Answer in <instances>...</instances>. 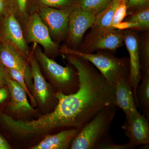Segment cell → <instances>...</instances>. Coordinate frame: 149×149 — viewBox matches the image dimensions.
I'll return each mask as SVG.
<instances>
[{"mask_svg":"<svg viewBox=\"0 0 149 149\" xmlns=\"http://www.w3.org/2000/svg\"><path fill=\"white\" fill-rule=\"evenodd\" d=\"M65 54L70 64L77 70L79 88L68 95L57 91L55 97L65 127L80 130L106 107L114 105L115 88L90 62Z\"/></svg>","mask_w":149,"mask_h":149,"instance_id":"cell-1","label":"cell"},{"mask_svg":"<svg viewBox=\"0 0 149 149\" xmlns=\"http://www.w3.org/2000/svg\"><path fill=\"white\" fill-rule=\"evenodd\" d=\"M110 105L102 110L81 128L70 144L71 149H98L109 136L116 108Z\"/></svg>","mask_w":149,"mask_h":149,"instance_id":"cell-2","label":"cell"},{"mask_svg":"<svg viewBox=\"0 0 149 149\" xmlns=\"http://www.w3.org/2000/svg\"><path fill=\"white\" fill-rule=\"evenodd\" d=\"M64 54L73 55L90 62L104 77L110 85L115 87L118 80L129 77L130 65L129 58L116 57L110 52L98 51L96 53H87L66 46L63 47Z\"/></svg>","mask_w":149,"mask_h":149,"instance_id":"cell-3","label":"cell"},{"mask_svg":"<svg viewBox=\"0 0 149 149\" xmlns=\"http://www.w3.org/2000/svg\"><path fill=\"white\" fill-rule=\"evenodd\" d=\"M36 54L37 59L57 91L68 95L78 90L79 77L76 69L74 70L69 65L62 66L48 57L40 49H36Z\"/></svg>","mask_w":149,"mask_h":149,"instance_id":"cell-4","label":"cell"},{"mask_svg":"<svg viewBox=\"0 0 149 149\" xmlns=\"http://www.w3.org/2000/svg\"><path fill=\"white\" fill-rule=\"evenodd\" d=\"M25 57L15 46L0 38V61L5 67L15 70L23 74L32 95L33 84L31 69Z\"/></svg>","mask_w":149,"mask_h":149,"instance_id":"cell-5","label":"cell"},{"mask_svg":"<svg viewBox=\"0 0 149 149\" xmlns=\"http://www.w3.org/2000/svg\"><path fill=\"white\" fill-rule=\"evenodd\" d=\"M0 17V38L10 43L26 57H29L28 46L22 29L10 6L9 5L5 13Z\"/></svg>","mask_w":149,"mask_h":149,"instance_id":"cell-6","label":"cell"},{"mask_svg":"<svg viewBox=\"0 0 149 149\" xmlns=\"http://www.w3.org/2000/svg\"><path fill=\"white\" fill-rule=\"evenodd\" d=\"M96 16L93 14L72 6L70 13L68 35L72 49L80 43L88 29L91 28L95 21Z\"/></svg>","mask_w":149,"mask_h":149,"instance_id":"cell-7","label":"cell"},{"mask_svg":"<svg viewBox=\"0 0 149 149\" xmlns=\"http://www.w3.org/2000/svg\"><path fill=\"white\" fill-rule=\"evenodd\" d=\"M124 43L129 55L130 73L129 79L133 89L134 99L137 107V88L141 79V71L140 63L139 37L135 30L129 29L124 31Z\"/></svg>","mask_w":149,"mask_h":149,"instance_id":"cell-8","label":"cell"},{"mask_svg":"<svg viewBox=\"0 0 149 149\" xmlns=\"http://www.w3.org/2000/svg\"><path fill=\"white\" fill-rule=\"evenodd\" d=\"M126 116L122 128L133 147L148 146L149 120L139 111Z\"/></svg>","mask_w":149,"mask_h":149,"instance_id":"cell-9","label":"cell"},{"mask_svg":"<svg viewBox=\"0 0 149 149\" xmlns=\"http://www.w3.org/2000/svg\"><path fill=\"white\" fill-rule=\"evenodd\" d=\"M124 33L123 30L112 29L106 30L91 40L84 42L81 52L93 53L95 51H116L123 45Z\"/></svg>","mask_w":149,"mask_h":149,"instance_id":"cell-10","label":"cell"},{"mask_svg":"<svg viewBox=\"0 0 149 149\" xmlns=\"http://www.w3.org/2000/svg\"><path fill=\"white\" fill-rule=\"evenodd\" d=\"M72 7L61 10L43 6L39 15L54 36L61 37L68 32L70 13Z\"/></svg>","mask_w":149,"mask_h":149,"instance_id":"cell-11","label":"cell"},{"mask_svg":"<svg viewBox=\"0 0 149 149\" xmlns=\"http://www.w3.org/2000/svg\"><path fill=\"white\" fill-rule=\"evenodd\" d=\"M29 62L33 84L32 95L35 100L43 106L52 103L57 104L58 100L55 97L53 88L45 80L33 56L29 57Z\"/></svg>","mask_w":149,"mask_h":149,"instance_id":"cell-12","label":"cell"},{"mask_svg":"<svg viewBox=\"0 0 149 149\" xmlns=\"http://www.w3.org/2000/svg\"><path fill=\"white\" fill-rule=\"evenodd\" d=\"M27 36L29 42L41 45L48 52H56L58 46L52 40L49 31L38 14L29 17L27 22Z\"/></svg>","mask_w":149,"mask_h":149,"instance_id":"cell-13","label":"cell"},{"mask_svg":"<svg viewBox=\"0 0 149 149\" xmlns=\"http://www.w3.org/2000/svg\"><path fill=\"white\" fill-rule=\"evenodd\" d=\"M114 105L118 107L125 116L138 112L133 89L128 77H123L118 80L114 87Z\"/></svg>","mask_w":149,"mask_h":149,"instance_id":"cell-14","label":"cell"},{"mask_svg":"<svg viewBox=\"0 0 149 149\" xmlns=\"http://www.w3.org/2000/svg\"><path fill=\"white\" fill-rule=\"evenodd\" d=\"M6 85L11 97L10 108L13 111L17 113H29L35 111L33 107L29 104L27 94L23 88L8 75Z\"/></svg>","mask_w":149,"mask_h":149,"instance_id":"cell-15","label":"cell"},{"mask_svg":"<svg viewBox=\"0 0 149 149\" xmlns=\"http://www.w3.org/2000/svg\"><path fill=\"white\" fill-rule=\"evenodd\" d=\"M79 129L72 128L64 130L56 134L49 135L31 149H67L79 131Z\"/></svg>","mask_w":149,"mask_h":149,"instance_id":"cell-16","label":"cell"},{"mask_svg":"<svg viewBox=\"0 0 149 149\" xmlns=\"http://www.w3.org/2000/svg\"><path fill=\"white\" fill-rule=\"evenodd\" d=\"M122 1L113 0L107 8L96 16L95 23L84 42L91 40L109 28L115 12Z\"/></svg>","mask_w":149,"mask_h":149,"instance_id":"cell-17","label":"cell"},{"mask_svg":"<svg viewBox=\"0 0 149 149\" xmlns=\"http://www.w3.org/2000/svg\"><path fill=\"white\" fill-rule=\"evenodd\" d=\"M141 83L137 89V102L143 114L149 120V71L141 72Z\"/></svg>","mask_w":149,"mask_h":149,"instance_id":"cell-18","label":"cell"},{"mask_svg":"<svg viewBox=\"0 0 149 149\" xmlns=\"http://www.w3.org/2000/svg\"><path fill=\"white\" fill-rule=\"evenodd\" d=\"M113 0H74L73 6L97 16L110 4Z\"/></svg>","mask_w":149,"mask_h":149,"instance_id":"cell-19","label":"cell"},{"mask_svg":"<svg viewBox=\"0 0 149 149\" xmlns=\"http://www.w3.org/2000/svg\"><path fill=\"white\" fill-rule=\"evenodd\" d=\"M140 63L141 72L149 71V35L148 32L139 37Z\"/></svg>","mask_w":149,"mask_h":149,"instance_id":"cell-20","label":"cell"},{"mask_svg":"<svg viewBox=\"0 0 149 149\" xmlns=\"http://www.w3.org/2000/svg\"><path fill=\"white\" fill-rule=\"evenodd\" d=\"M125 21L139 24V31H147L149 28V6L141 9L130 15Z\"/></svg>","mask_w":149,"mask_h":149,"instance_id":"cell-21","label":"cell"},{"mask_svg":"<svg viewBox=\"0 0 149 149\" xmlns=\"http://www.w3.org/2000/svg\"><path fill=\"white\" fill-rule=\"evenodd\" d=\"M5 68L8 76L10 78L16 81L25 91L27 96L30 100L31 105L33 107L37 106V104L36 100L28 89L23 74L17 70L12 68H7L6 67H5Z\"/></svg>","mask_w":149,"mask_h":149,"instance_id":"cell-22","label":"cell"},{"mask_svg":"<svg viewBox=\"0 0 149 149\" xmlns=\"http://www.w3.org/2000/svg\"><path fill=\"white\" fill-rule=\"evenodd\" d=\"M127 15V7L125 0H122L115 12L110 25L107 30L113 29L115 26L122 22Z\"/></svg>","mask_w":149,"mask_h":149,"instance_id":"cell-23","label":"cell"},{"mask_svg":"<svg viewBox=\"0 0 149 149\" xmlns=\"http://www.w3.org/2000/svg\"><path fill=\"white\" fill-rule=\"evenodd\" d=\"M127 7V15L149 6V0H125Z\"/></svg>","mask_w":149,"mask_h":149,"instance_id":"cell-24","label":"cell"},{"mask_svg":"<svg viewBox=\"0 0 149 149\" xmlns=\"http://www.w3.org/2000/svg\"><path fill=\"white\" fill-rule=\"evenodd\" d=\"M135 148L129 143L123 145L115 143L109 136L102 142L98 149H132Z\"/></svg>","mask_w":149,"mask_h":149,"instance_id":"cell-25","label":"cell"},{"mask_svg":"<svg viewBox=\"0 0 149 149\" xmlns=\"http://www.w3.org/2000/svg\"><path fill=\"white\" fill-rule=\"evenodd\" d=\"M43 6L49 7H61L68 8L72 6L74 0H39Z\"/></svg>","mask_w":149,"mask_h":149,"instance_id":"cell-26","label":"cell"},{"mask_svg":"<svg viewBox=\"0 0 149 149\" xmlns=\"http://www.w3.org/2000/svg\"><path fill=\"white\" fill-rule=\"evenodd\" d=\"M28 0H14L15 5L19 12L22 15H25Z\"/></svg>","mask_w":149,"mask_h":149,"instance_id":"cell-27","label":"cell"},{"mask_svg":"<svg viewBox=\"0 0 149 149\" xmlns=\"http://www.w3.org/2000/svg\"><path fill=\"white\" fill-rule=\"evenodd\" d=\"M7 76L5 67L0 61V88L6 85Z\"/></svg>","mask_w":149,"mask_h":149,"instance_id":"cell-28","label":"cell"},{"mask_svg":"<svg viewBox=\"0 0 149 149\" xmlns=\"http://www.w3.org/2000/svg\"><path fill=\"white\" fill-rule=\"evenodd\" d=\"M8 8V0H0V17L5 13Z\"/></svg>","mask_w":149,"mask_h":149,"instance_id":"cell-29","label":"cell"},{"mask_svg":"<svg viewBox=\"0 0 149 149\" xmlns=\"http://www.w3.org/2000/svg\"><path fill=\"white\" fill-rule=\"evenodd\" d=\"M8 96V91L4 87L0 88V104L3 102Z\"/></svg>","mask_w":149,"mask_h":149,"instance_id":"cell-30","label":"cell"},{"mask_svg":"<svg viewBox=\"0 0 149 149\" xmlns=\"http://www.w3.org/2000/svg\"><path fill=\"white\" fill-rule=\"evenodd\" d=\"M11 147L6 141L0 135V149H10Z\"/></svg>","mask_w":149,"mask_h":149,"instance_id":"cell-31","label":"cell"}]
</instances>
